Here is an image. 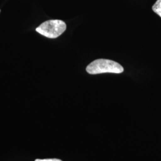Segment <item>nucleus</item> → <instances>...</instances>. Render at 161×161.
<instances>
[{"instance_id":"f03ea898","label":"nucleus","mask_w":161,"mask_h":161,"mask_svg":"<svg viewBox=\"0 0 161 161\" xmlns=\"http://www.w3.org/2000/svg\"><path fill=\"white\" fill-rule=\"evenodd\" d=\"M66 29V25L64 21L50 20L41 24L36 28V31L47 38H56L62 34Z\"/></svg>"},{"instance_id":"f257e3e1","label":"nucleus","mask_w":161,"mask_h":161,"mask_svg":"<svg viewBox=\"0 0 161 161\" xmlns=\"http://www.w3.org/2000/svg\"><path fill=\"white\" fill-rule=\"evenodd\" d=\"M86 72L89 74L96 75L103 73L121 74L124 68L120 64L108 59H97L86 67Z\"/></svg>"},{"instance_id":"20e7f679","label":"nucleus","mask_w":161,"mask_h":161,"mask_svg":"<svg viewBox=\"0 0 161 161\" xmlns=\"http://www.w3.org/2000/svg\"><path fill=\"white\" fill-rule=\"evenodd\" d=\"M35 161H62L58 159H37Z\"/></svg>"},{"instance_id":"7ed1b4c3","label":"nucleus","mask_w":161,"mask_h":161,"mask_svg":"<svg viewBox=\"0 0 161 161\" xmlns=\"http://www.w3.org/2000/svg\"><path fill=\"white\" fill-rule=\"evenodd\" d=\"M153 11L161 17V0H157L152 7Z\"/></svg>"}]
</instances>
